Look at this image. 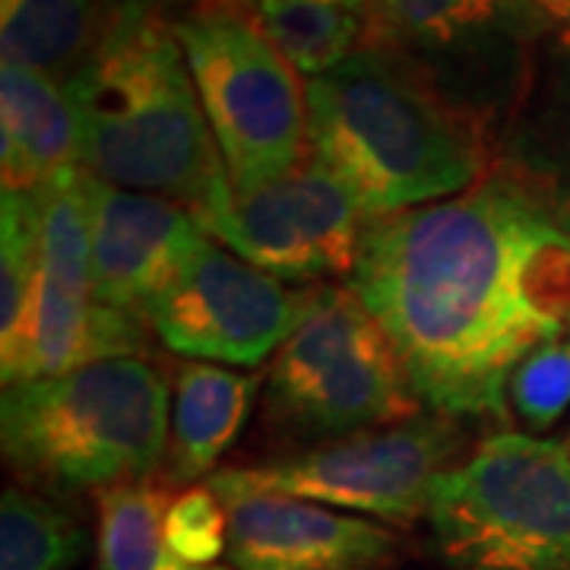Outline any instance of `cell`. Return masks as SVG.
Segmentation results:
<instances>
[{
    "label": "cell",
    "mask_w": 570,
    "mask_h": 570,
    "mask_svg": "<svg viewBox=\"0 0 570 570\" xmlns=\"http://www.w3.org/2000/svg\"><path fill=\"white\" fill-rule=\"evenodd\" d=\"M63 89L89 175L190 213L232 187L163 0H115L99 48Z\"/></svg>",
    "instance_id": "3"
},
{
    "label": "cell",
    "mask_w": 570,
    "mask_h": 570,
    "mask_svg": "<svg viewBox=\"0 0 570 570\" xmlns=\"http://www.w3.org/2000/svg\"><path fill=\"white\" fill-rule=\"evenodd\" d=\"M425 523L450 570H570V448L491 434L438 479Z\"/></svg>",
    "instance_id": "5"
},
{
    "label": "cell",
    "mask_w": 570,
    "mask_h": 570,
    "mask_svg": "<svg viewBox=\"0 0 570 570\" xmlns=\"http://www.w3.org/2000/svg\"><path fill=\"white\" fill-rule=\"evenodd\" d=\"M86 206L96 302L146 321V307L209 235L187 206L115 187L89 171Z\"/></svg>",
    "instance_id": "13"
},
{
    "label": "cell",
    "mask_w": 570,
    "mask_h": 570,
    "mask_svg": "<svg viewBox=\"0 0 570 570\" xmlns=\"http://www.w3.org/2000/svg\"><path fill=\"white\" fill-rule=\"evenodd\" d=\"M266 39L298 77L314 80L371 39V0H247Z\"/></svg>",
    "instance_id": "19"
},
{
    "label": "cell",
    "mask_w": 570,
    "mask_h": 570,
    "mask_svg": "<svg viewBox=\"0 0 570 570\" xmlns=\"http://www.w3.org/2000/svg\"><path fill=\"white\" fill-rule=\"evenodd\" d=\"M305 99L311 159L346 184L367 219L456 197L498 163L489 121L381 48L305 80Z\"/></svg>",
    "instance_id": "2"
},
{
    "label": "cell",
    "mask_w": 570,
    "mask_h": 570,
    "mask_svg": "<svg viewBox=\"0 0 570 570\" xmlns=\"http://www.w3.org/2000/svg\"><path fill=\"white\" fill-rule=\"evenodd\" d=\"M523 3L546 22L549 32H558V39L570 41V0H523Z\"/></svg>",
    "instance_id": "25"
},
{
    "label": "cell",
    "mask_w": 570,
    "mask_h": 570,
    "mask_svg": "<svg viewBox=\"0 0 570 570\" xmlns=\"http://www.w3.org/2000/svg\"><path fill=\"white\" fill-rule=\"evenodd\" d=\"M498 159L570 209V41L539 48L527 92L504 127Z\"/></svg>",
    "instance_id": "17"
},
{
    "label": "cell",
    "mask_w": 570,
    "mask_h": 570,
    "mask_svg": "<svg viewBox=\"0 0 570 570\" xmlns=\"http://www.w3.org/2000/svg\"><path fill=\"white\" fill-rule=\"evenodd\" d=\"M111 13L115 0H0L3 61L67 86L99 48Z\"/></svg>",
    "instance_id": "18"
},
{
    "label": "cell",
    "mask_w": 570,
    "mask_h": 570,
    "mask_svg": "<svg viewBox=\"0 0 570 570\" xmlns=\"http://www.w3.org/2000/svg\"><path fill=\"white\" fill-rule=\"evenodd\" d=\"M165 535L175 554L194 568H219L228 554V510L209 485H197L171 498Z\"/></svg>",
    "instance_id": "24"
},
{
    "label": "cell",
    "mask_w": 570,
    "mask_h": 570,
    "mask_svg": "<svg viewBox=\"0 0 570 570\" xmlns=\"http://www.w3.org/2000/svg\"><path fill=\"white\" fill-rule=\"evenodd\" d=\"M546 32L523 0H371L367 48L415 67L504 137Z\"/></svg>",
    "instance_id": "9"
},
{
    "label": "cell",
    "mask_w": 570,
    "mask_h": 570,
    "mask_svg": "<svg viewBox=\"0 0 570 570\" xmlns=\"http://www.w3.org/2000/svg\"><path fill=\"white\" fill-rule=\"evenodd\" d=\"M419 403L400 352L358 295L348 285H311L305 317L266 374L269 425L330 444L412 422Z\"/></svg>",
    "instance_id": "7"
},
{
    "label": "cell",
    "mask_w": 570,
    "mask_h": 570,
    "mask_svg": "<svg viewBox=\"0 0 570 570\" xmlns=\"http://www.w3.org/2000/svg\"><path fill=\"white\" fill-rule=\"evenodd\" d=\"M568 448H570V438H568Z\"/></svg>",
    "instance_id": "26"
},
{
    "label": "cell",
    "mask_w": 570,
    "mask_h": 570,
    "mask_svg": "<svg viewBox=\"0 0 570 570\" xmlns=\"http://www.w3.org/2000/svg\"><path fill=\"white\" fill-rule=\"evenodd\" d=\"M39 269V213L32 194L3 190L0 206V346L20 330Z\"/></svg>",
    "instance_id": "22"
},
{
    "label": "cell",
    "mask_w": 570,
    "mask_h": 570,
    "mask_svg": "<svg viewBox=\"0 0 570 570\" xmlns=\"http://www.w3.org/2000/svg\"><path fill=\"white\" fill-rule=\"evenodd\" d=\"M194 216L242 261L295 283L348 279L367 228L346 184L317 159L254 190L228 187Z\"/></svg>",
    "instance_id": "11"
},
{
    "label": "cell",
    "mask_w": 570,
    "mask_h": 570,
    "mask_svg": "<svg viewBox=\"0 0 570 570\" xmlns=\"http://www.w3.org/2000/svg\"><path fill=\"white\" fill-rule=\"evenodd\" d=\"M232 570H387L396 535L365 517L276 494L223 491Z\"/></svg>",
    "instance_id": "14"
},
{
    "label": "cell",
    "mask_w": 570,
    "mask_h": 570,
    "mask_svg": "<svg viewBox=\"0 0 570 570\" xmlns=\"http://www.w3.org/2000/svg\"><path fill=\"white\" fill-rule=\"evenodd\" d=\"M168 504H171L168 485L153 479L99 491V532H96L99 570H232L223 564L194 568L175 554L165 535Z\"/></svg>",
    "instance_id": "20"
},
{
    "label": "cell",
    "mask_w": 570,
    "mask_h": 570,
    "mask_svg": "<svg viewBox=\"0 0 570 570\" xmlns=\"http://www.w3.org/2000/svg\"><path fill=\"white\" fill-rule=\"evenodd\" d=\"M171 400L146 358H102L3 387L0 444L20 475L58 491L115 489L165 463Z\"/></svg>",
    "instance_id": "4"
},
{
    "label": "cell",
    "mask_w": 570,
    "mask_h": 570,
    "mask_svg": "<svg viewBox=\"0 0 570 570\" xmlns=\"http://www.w3.org/2000/svg\"><path fill=\"white\" fill-rule=\"evenodd\" d=\"M235 190L311 159L305 80L266 39L247 0H190L168 13Z\"/></svg>",
    "instance_id": "6"
},
{
    "label": "cell",
    "mask_w": 570,
    "mask_h": 570,
    "mask_svg": "<svg viewBox=\"0 0 570 570\" xmlns=\"http://www.w3.org/2000/svg\"><path fill=\"white\" fill-rule=\"evenodd\" d=\"M261 387L257 374H238L206 362H181L171 381V428L165 450V485L209 479L242 434Z\"/></svg>",
    "instance_id": "16"
},
{
    "label": "cell",
    "mask_w": 570,
    "mask_h": 570,
    "mask_svg": "<svg viewBox=\"0 0 570 570\" xmlns=\"http://www.w3.org/2000/svg\"><path fill=\"white\" fill-rule=\"evenodd\" d=\"M82 549V530L63 510L26 489L3 491L0 570H70Z\"/></svg>",
    "instance_id": "21"
},
{
    "label": "cell",
    "mask_w": 570,
    "mask_h": 570,
    "mask_svg": "<svg viewBox=\"0 0 570 570\" xmlns=\"http://www.w3.org/2000/svg\"><path fill=\"white\" fill-rule=\"evenodd\" d=\"M460 450L463 438L450 419H412L384 431H362L343 441L317 444L279 463L216 469L206 485L216 494H292L409 530L428 517L434 485L450 466L460 463Z\"/></svg>",
    "instance_id": "10"
},
{
    "label": "cell",
    "mask_w": 570,
    "mask_h": 570,
    "mask_svg": "<svg viewBox=\"0 0 570 570\" xmlns=\"http://www.w3.org/2000/svg\"><path fill=\"white\" fill-rule=\"evenodd\" d=\"M307 295L206 238L146 307V324L178 355L250 367L302 324Z\"/></svg>",
    "instance_id": "12"
},
{
    "label": "cell",
    "mask_w": 570,
    "mask_h": 570,
    "mask_svg": "<svg viewBox=\"0 0 570 570\" xmlns=\"http://www.w3.org/2000/svg\"><path fill=\"white\" fill-rule=\"evenodd\" d=\"M508 409L530 428L549 431L570 409V336L532 348L513 367L508 384Z\"/></svg>",
    "instance_id": "23"
},
{
    "label": "cell",
    "mask_w": 570,
    "mask_h": 570,
    "mask_svg": "<svg viewBox=\"0 0 570 570\" xmlns=\"http://www.w3.org/2000/svg\"><path fill=\"white\" fill-rule=\"evenodd\" d=\"M80 165V124L67 89L20 63H0L3 190L36 194Z\"/></svg>",
    "instance_id": "15"
},
{
    "label": "cell",
    "mask_w": 570,
    "mask_h": 570,
    "mask_svg": "<svg viewBox=\"0 0 570 570\" xmlns=\"http://www.w3.org/2000/svg\"><path fill=\"white\" fill-rule=\"evenodd\" d=\"M348 288L425 406L508 419L513 367L570 336V209L498 159L456 197L367 219Z\"/></svg>",
    "instance_id": "1"
},
{
    "label": "cell",
    "mask_w": 570,
    "mask_h": 570,
    "mask_svg": "<svg viewBox=\"0 0 570 570\" xmlns=\"http://www.w3.org/2000/svg\"><path fill=\"white\" fill-rule=\"evenodd\" d=\"M32 197L39 213V269L20 330L0 346L3 387L102 358H142L149 324L99 305L92 292L86 168L63 171Z\"/></svg>",
    "instance_id": "8"
}]
</instances>
